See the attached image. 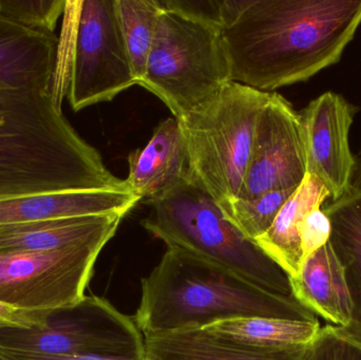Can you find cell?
Returning a JSON list of instances; mask_svg holds the SVG:
<instances>
[{"instance_id":"1","label":"cell","mask_w":361,"mask_h":360,"mask_svg":"<svg viewBox=\"0 0 361 360\" xmlns=\"http://www.w3.org/2000/svg\"><path fill=\"white\" fill-rule=\"evenodd\" d=\"M361 25V0H223L231 82L271 93L341 61Z\"/></svg>"},{"instance_id":"2","label":"cell","mask_w":361,"mask_h":360,"mask_svg":"<svg viewBox=\"0 0 361 360\" xmlns=\"http://www.w3.org/2000/svg\"><path fill=\"white\" fill-rule=\"evenodd\" d=\"M130 190L68 122L52 90L0 89V199Z\"/></svg>"},{"instance_id":"3","label":"cell","mask_w":361,"mask_h":360,"mask_svg":"<svg viewBox=\"0 0 361 360\" xmlns=\"http://www.w3.org/2000/svg\"><path fill=\"white\" fill-rule=\"evenodd\" d=\"M252 317L318 321L295 298L267 291L195 254L167 247L160 263L142 280L133 321L145 335H154Z\"/></svg>"},{"instance_id":"4","label":"cell","mask_w":361,"mask_h":360,"mask_svg":"<svg viewBox=\"0 0 361 360\" xmlns=\"http://www.w3.org/2000/svg\"><path fill=\"white\" fill-rule=\"evenodd\" d=\"M148 203L150 213L142 225L167 247L195 254L267 291L294 298L288 275L225 217L214 198L186 178Z\"/></svg>"},{"instance_id":"5","label":"cell","mask_w":361,"mask_h":360,"mask_svg":"<svg viewBox=\"0 0 361 360\" xmlns=\"http://www.w3.org/2000/svg\"><path fill=\"white\" fill-rule=\"evenodd\" d=\"M271 93L229 82L180 118L186 179L218 203L237 198L245 178L257 124Z\"/></svg>"},{"instance_id":"6","label":"cell","mask_w":361,"mask_h":360,"mask_svg":"<svg viewBox=\"0 0 361 360\" xmlns=\"http://www.w3.org/2000/svg\"><path fill=\"white\" fill-rule=\"evenodd\" d=\"M229 82L222 31L161 8L156 37L139 86L158 97L173 118L180 120Z\"/></svg>"},{"instance_id":"7","label":"cell","mask_w":361,"mask_h":360,"mask_svg":"<svg viewBox=\"0 0 361 360\" xmlns=\"http://www.w3.org/2000/svg\"><path fill=\"white\" fill-rule=\"evenodd\" d=\"M67 97L78 112L110 101L137 85L118 23L116 0L66 2Z\"/></svg>"},{"instance_id":"8","label":"cell","mask_w":361,"mask_h":360,"mask_svg":"<svg viewBox=\"0 0 361 360\" xmlns=\"http://www.w3.org/2000/svg\"><path fill=\"white\" fill-rule=\"evenodd\" d=\"M0 351L59 356H145L144 340L135 321L97 296H85L74 306L53 311L42 327L1 330Z\"/></svg>"},{"instance_id":"9","label":"cell","mask_w":361,"mask_h":360,"mask_svg":"<svg viewBox=\"0 0 361 360\" xmlns=\"http://www.w3.org/2000/svg\"><path fill=\"white\" fill-rule=\"evenodd\" d=\"M111 238L56 251L0 253V302L35 311L74 306L86 296L97 257Z\"/></svg>"},{"instance_id":"10","label":"cell","mask_w":361,"mask_h":360,"mask_svg":"<svg viewBox=\"0 0 361 360\" xmlns=\"http://www.w3.org/2000/svg\"><path fill=\"white\" fill-rule=\"evenodd\" d=\"M307 173V145L300 113L271 93L255 133L250 164L238 198H257L271 190L297 188Z\"/></svg>"},{"instance_id":"11","label":"cell","mask_w":361,"mask_h":360,"mask_svg":"<svg viewBox=\"0 0 361 360\" xmlns=\"http://www.w3.org/2000/svg\"><path fill=\"white\" fill-rule=\"evenodd\" d=\"M357 110L343 95L330 91L299 112L307 145V173L326 186L332 201L351 188L355 156L350 148L349 135Z\"/></svg>"},{"instance_id":"12","label":"cell","mask_w":361,"mask_h":360,"mask_svg":"<svg viewBox=\"0 0 361 360\" xmlns=\"http://www.w3.org/2000/svg\"><path fill=\"white\" fill-rule=\"evenodd\" d=\"M141 199L130 190H70L0 199V225L88 216L126 215Z\"/></svg>"},{"instance_id":"13","label":"cell","mask_w":361,"mask_h":360,"mask_svg":"<svg viewBox=\"0 0 361 360\" xmlns=\"http://www.w3.org/2000/svg\"><path fill=\"white\" fill-rule=\"evenodd\" d=\"M59 44L56 34L33 31L0 14V89L53 91Z\"/></svg>"},{"instance_id":"14","label":"cell","mask_w":361,"mask_h":360,"mask_svg":"<svg viewBox=\"0 0 361 360\" xmlns=\"http://www.w3.org/2000/svg\"><path fill=\"white\" fill-rule=\"evenodd\" d=\"M186 173V149L180 123L169 118L156 127L143 148L129 154L125 181L141 201L149 202L179 183Z\"/></svg>"},{"instance_id":"15","label":"cell","mask_w":361,"mask_h":360,"mask_svg":"<svg viewBox=\"0 0 361 360\" xmlns=\"http://www.w3.org/2000/svg\"><path fill=\"white\" fill-rule=\"evenodd\" d=\"M290 279L293 297L333 327L345 329L352 321L351 295L345 272L331 243L307 256L300 272Z\"/></svg>"},{"instance_id":"16","label":"cell","mask_w":361,"mask_h":360,"mask_svg":"<svg viewBox=\"0 0 361 360\" xmlns=\"http://www.w3.org/2000/svg\"><path fill=\"white\" fill-rule=\"evenodd\" d=\"M146 360H305L307 347L259 349L204 329L145 335Z\"/></svg>"},{"instance_id":"17","label":"cell","mask_w":361,"mask_h":360,"mask_svg":"<svg viewBox=\"0 0 361 360\" xmlns=\"http://www.w3.org/2000/svg\"><path fill=\"white\" fill-rule=\"evenodd\" d=\"M124 216L110 213L0 225V253L56 251L99 237H114Z\"/></svg>"},{"instance_id":"18","label":"cell","mask_w":361,"mask_h":360,"mask_svg":"<svg viewBox=\"0 0 361 360\" xmlns=\"http://www.w3.org/2000/svg\"><path fill=\"white\" fill-rule=\"evenodd\" d=\"M331 198L326 186L307 173L302 183L290 197L269 230L256 243L288 275L295 278L305 261L299 226L307 213L322 209Z\"/></svg>"},{"instance_id":"19","label":"cell","mask_w":361,"mask_h":360,"mask_svg":"<svg viewBox=\"0 0 361 360\" xmlns=\"http://www.w3.org/2000/svg\"><path fill=\"white\" fill-rule=\"evenodd\" d=\"M324 211L332 224L330 243L343 266L353 306L349 327L339 329L361 342V192L350 190Z\"/></svg>"},{"instance_id":"20","label":"cell","mask_w":361,"mask_h":360,"mask_svg":"<svg viewBox=\"0 0 361 360\" xmlns=\"http://www.w3.org/2000/svg\"><path fill=\"white\" fill-rule=\"evenodd\" d=\"M203 329L252 348L286 349L310 346L322 327L319 321L252 317L220 321Z\"/></svg>"},{"instance_id":"21","label":"cell","mask_w":361,"mask_h":360,"mask_svg":"<svg viewBox=\"0 0 361 360\" xmlns=\"http://www.w3.org/2000/svg\"><path fill=\"white\" fill-rule=\"evenodd\" d=\"M116 6L125 46L139 85L156 37L161 8L158 0H116Z\"/></svg>"},{"instance_id":"22","label":"cell","mask_w":361,"mask_h":360,"mask_svg":"<svg viewBox=\"0 0 361 360\" xmlns=\"http://www.w3.org/2000/svg\"><path fill=\"white\" fill-rule=\"evenodd\" d=\"M296 190H271L250 200L237 197L219 204L225 217L244 236L256 241L269 230L278 213Z\"/></svg>"},{"instance_id":"23","label":"cell","mask_w":361,"mask_h":360,"mask_svg":"<svg viewBox=\"0 0 361 360\" xmlns=\"http://www.w3.org/2000/svg\"><path fill=\"white\" fill-rule=\"evenodd\" d=\"M66 0H0V14L14 23L42 33H54L63 16Z\"/></svg>"},{"instance_id":"24","label":"cell","mask_w":361,"mask_h":360,"mask_svg":"<svg viewBox=\"0 0 361 360\" xmlns=\"http://www.w3.org/2000/svg\"><path fill=\"white\" fill-rule=\"evenodd\" d=\"M305 360H361V342L326 325L307 347Z\"/></svg>"},{"instance_id":"25","label":"cell","mask_w":361,"mask_h":360,"mask_svg":"<svg viewBox=\"0 0 361 360\" xmlns=\"http://www.w3.org/2000/svg\"><path fill=\"white\" fill-rule=\"evenodd\" d=\"M332 224L322 209H316L305 215L299 226L301 249L305 258L330 242Z\"/></svg>"},{"instance_id":"26","label":"cell","mask_w":361,"mask_h":360,"mask_svg":"<svg viewBox=\"0 0 361 360\" xmlns=\"http://www.w3.org/2000/svg\"><path fill=\"white\" fill-rule=\"evenodd\" d=\"M158 4L161 8L176 11L222 31L223 0H158Z\"/></svg>"},{"instance_id":"27","label":"cell","mask_w":361,"mask_h":360,"mask_svg":"<svg viewBox=\"0 0 361 360\" xmlns=\"http://www.w3.org/2000/svg\"><path fill=\"white\" fill-rule=\"evenodd\" d=\"M53 311L25 310L0 302V331L1 330H30L48 323Z\"/></svg>"},{"instance_id":"28","label":"cell","mask_w":361,"mask_h":360,"mask_svg":"<svg viewBox=\"0 0 361 360\" xmlns=\"http://www.w3.org/2000/svg\"><path fill=\"white\" fill-rule=\"evenodd\" d=\"M0 355L10 360H146L145 356H102V355H59L32 354V353L4 352Z\"/></svg>"},{"instance_id":"29","label":"cell","mask_w":361,"mask_h":360,"mask_svg":"<svg viewBox=\"0 0 361 360\" xmlns=\"http://www.w3.org/2000/svg\"><path fill=\"white\" fill-rule=\"evenodd\" d=\"M353 192H361V147L355 154V166L351 180V188Z\"/></svg>"},{"instance_id":"30","label":"cell","mask_w":361,"mask_h":360,"mask_svg":"<svg viewBox=\"0 0 361 360\" xmlns=\"http://www.w3.org/2000/svg\"><path fill=\"white\" fill-rule=\"evenodd\" d=\"M0 360H10V359H6V357L1 356V355H0Z\"/></svg>"}]
</instances>
